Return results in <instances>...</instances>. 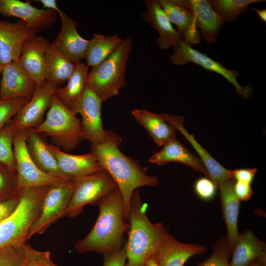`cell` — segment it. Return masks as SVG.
Listing matches in <instances>:
<instances>
[{
	"label": "cell",
	"instance_id": "obj_1",
	"mask_svg": "<svg viewBox=\"0 0 266 266\" xmlns=\"http://www.w3.org/2000/svg\"><path fill=\"white\" fill-rule=\"evenodd\" d=\"M121 137L106 130L105 138L100 143L91 144V152L101 167L111 176L116 183L124 202V216L129 222L130 201L133 192L142 186H158L159 181L155 175H148L146 168L139 162L127 156L119 150Z\"/></svg>",
	"mask_w": 266,
	"mask_h": 266
},
{
	"label": "cell",
	"instance_id": "obj_2",
	"mask_svg": "<svg viewBox=\"0 0 266 266\" xmlns=\"http://www.w3.org/2000/svg\"><path fill=\"white\" fill-rule=\"evenodd\" d=\"M99 214L89 233L75 244L80 253L97 252L102 255L114 252L124 246L125 232L130 223L124 216V202L118 188L100 200Z\"/></svg>",
	"mask_w": 266,
	"mask_h": 266
},
{
	"label": "cell",
	"instance_id": "obj_3",
	"mask_svg": "<svg viewBox=\"0 0 266 266\" xmlns=\"http://www.w3.org/2000/svg\"><path fill=\"white\" fill-rule=\"evenodd\" d=\"M147 205L142 201L138 190L133 193L129 216L128 238L124 244L125 266H145L161 242L169 233L161 223H153L146 215Z\"/></svg>",
	"mask_w": 266,
	"mask_h": 266
},
{
	"label": "cell",
	"instance_id": "obj_4",
	"mask_svg": "<svg viewBox=\"0 0 266 266\" xmlns=\"http://www.w3.org/2000/svg\"><path fill=\"white\" fill-rule=\"evenodd\" d=\"M50 185L19 190L20 202L15 211L0 223V251L25 244L39 213L43 197Z\"/></svg>",
	"mask_w": 266,
	"mask_h": 266
},
{
	"label": "cell",
	"instance_id": "obj_5",
	"mask_svg": "<svg viewBox=\"0 0 266 266\" xmlns=\"http://www.w3.org/2000/svg\"><path fill=\"white\" fill-rule=\"evenodd\" d=\"M132 50V39L128 36L111 55L89 71L87 86L102 102L118 95L126 86V71Z\"/></svg>",
	"mask_w": 266,
	"mask_h": 266
},
{
	"label": "cell",
	"instance_id": "obj_6",
	"mask_svg": "<svg viewBox=\"0 0 266 266\" xmlns=\"http://www.w3.org/2000/svg\"><path fill=\"white\" fill-rule=\"evenodd\" d=\"M34 131L48 136L52 144L65 152L74 150L84 139L81 121L55 94L45 119Z\"/></svg>",
	"mask_w": 266,
	"mask_h": 266
},
{
	"label": "cell",
	"instance_id": "obj_7",
	"mask_svg": "<svg viewBox=\"0 0 266 266\" xmlns=\"http://www.w3.org/2000/svg\"><path fill=\"white\" fill-rule=\"evenodd\" d=\"M73 191L65 216L74 218L80 214L84 206L95 204L101 199L118 188L104 170L73 179Z\"/></svg>",
	"mask_w": 266,
	"mask_h": 266
},
{
	"label": "cell",
	"instance_id": "obj_8",
	"mask_svg": "<svg viewBox=\"0 0 266 266\" xmlns=\"http://www.w3.org/2000/svg\"><path fill=\"white\" fill-rule=\"evenodd\" d=\"M73 191V183L60 182L50 185L44 195L38 216L27 238L43 233L54 223L65 216Z\"/></svg>",
	"mask_w": 266,
	"mask_h": 266
},
{
	"label": "cell",
	"instance_id": "obj_9",
	"mask_svg": "<svg viewBox=\"0 0 266 266\" xmlns=\"http://www.w3.org/2000/svg\"><path fill=\"white\" fill-rule=\"evenodd\" d=\"M169 61L173 65L184 66L193 63L205 69L214 71L224 77L235 88L236 93L243 100L249 99L253 93L251 85L243 86L237 81L239 73L235 69H230L219 62L213 60L206 55L193 49L182 41L173 48V53L169 56Z\"/></svg>",
	"mask_w": 266,
	"mask_h": 266
},
{
	"label": "cell",
	"instance_id": "obj_10",
	"mask_svg": "<svg viewBox=\"0 0 266 266\" xmlns=\"http://www.w3.org/2000/svg\"><path fill=\"white\" fill-rule=\"evenodd\" d=\"M26 132V130L15 132L13 139V151L18 189L66 182L45 173L36 166L27 149Z\"/></svg>",
	"mask_w": 266,
	"mask_h": 266
},
{
	"label": "cell",
	"instance_id": "obj_11",
	"mask_svg": "<svg viewBox=\"0 0 266 266\" xmlns=\"http://www.w3.org/2000/svg\"><path fill=\"white\" fill-rule=\"evenodd\" d=\"M57 88L47 81L37 86L31 99L11 120L14 132L35 128L43 121Z\"/></svg>",
	"mask_w": 266,
	"mask_h": 266
},
{
	"label": "cell",
	"instance_id": "obj_12",
	"mask_svg": "<svg viewBox=\"0 0 266 266\" xmlns=\"http://www.w3.org/2000/svg\"><path fill=\"white\" fill-rule=\"evenodd\" d=\"M102 101L88 86L79 101L72 111L79 114L83 128L84 139L91 144L100 143L105 138L106 130L102 127Z\"/></svg>",
	"mask_w": 266,
	"mask_h": 266
},
{
	"label": "cell",
	"instance_id": "obj_13",
	"mask_svg": "<svg viewBox=\"0 0 266 266\" xmlns=\"http://www.w3.org/2000/svg\"><path fill=\"white\" fill-rule=\"evenodd\" d=\"M37 33L22 20L9 22L0 19V64L17 60L25 42Z\"/></svg>",
	"mask_w": 266,
	"mask_h": 266
},
{
	"label": "cell",
	"instance_id": "obj_14",
	"mask_svg": "<svg viewBox=\"0 0 266 266\" xmlns=\"http://www.w3.org/2000/svg\"><path fill=\"white\" fill-rule=\"evenodd\" d=\"M56 12L47 9H38L30 1L0 0V14L15 17L38 32L52 26L55 22Z\"/></svg>",
	"mask_w": 266,
	"mask_h": 266
},
{
	"label": "cell",
	"instance_id": "obj_15",
	"mask_svg": "<svg viewBox=\"0 0 266 266\" xmlns=\"http://www.w3.org/2000/svg\"><path fill=\"white\" fill-rule=\"evenodd\" d=\"M0 81V100L23 97L30 100L36 89L35 82L16 61L2 66Z\"/></svg>",
	"mask_w": 266,
	"mask_h": 266
},
{
	"label": "cell",
	"instance_id": "obj_16",
	"mask_svg": "<svg viewBox=\"0 0 266 266\" xmlns=\"http://www.w3.org/2000/svg\"><path fill=\"white\" fill-rule=\"evenodd\" d=\"M147 10L142 14L144 21L156 29L158 36L156 39L160 50L173 48L183 41L182 37L172 26L158 0H145Z\"/></svg>",
	"mask_w": 266,
	"mask_h": 266
},
{
	"label": "cell",
	"instance_id": "obj_17",
	"mask_svg": "<svg viewBox=\"0 0 266 266\" xmlns=\"http://www.w3.org/2000/svg\"><path fill=\"white\" fill-rule=\"evenodd\" d=\"M50 44L42 35L33 36L25 42L18 59L21 66L37 86L45 82V55Z\"/></svg>",
	"mask_w": 266,
	"mask_h": 266
},
{
	"label": "cell",
	"instance_id": "obj_18",
	"mask_svg": "<svg viewBox=\"0 0 266 266\" xmlns=\"http://www.w3.org/2000/svg\"><path fill=\"white\" fill-rule=\"evenodd\" d=\"M158 0L170 22L176 26L183 42L190 47L199 43L201 35L193 12L178 0Z\"/></svg>",
	"mask_w": 266,
	"mask_h": 266
},
{
	"label": "cell",
	"instance_id": "obj_19",
	"mask_svg": "<svg viewBox=\"0 0 266 266\" xmlns=\"http://www.w3.org/2000/svg\"><path fill=\"white\" fill-rule=\"evenodd\" d=\"M62 27L53 41L62 52L74 64L85 59L89 40L82 37L77 31V22L63 11L59 14Z\"/></svg>",
	"mask_w": 266,
	"mask_h": 266
},
{
	"label": "cell",
	"instance_id": "obj_20",
	"mask_svg": "<svg viewBox=\"0 0 266 266\" xmlns=\"http://www.w3.org/2000/svg\"><path fill=\"white\" fill-rule=\"evenodd\" d=\"M62 173L70 181L103 170L91 151L82 155H74L63 151L52 144H49Z\"/></svg>",
	"mask_w": 266,
	"mask_h": 266
},
{
	"label": "cell",
	"instance_id": "obj_21",
	"mask_svg": "<svg viewBox=\"0 0 266 266\" xmlns=\"http://www.w3.org/2000/svg\"><path fill=\"white\" fill-rule=\"evenodd\" d=\"M205 251L206 248L202 245L184 243L169 234L161 242L153 257L160 266H183L190 258Z\"/></svg>",
	"mask_w": 266,
	"mask_h": 266
},
{
	"label": "cell",
	"instance_id": "obj_22",
	"mask_svg": "<svg viewBox=\"0 0 266 266\" xmlns=\"http://www.w3.org/2000/svg\"><path fill=\"white\" fill-rule=\"evenodd\" d=\"M43 136L33 129L26 130V144L32 158L38 168L45 173L66 182H71L60 170L57 161L49 147V143Z\"/></svg>",
	"mask_w": 266,
	"mask_h": 266
},
{
	"label": "cell",
	"instance_id": "obj_23",
	"mask_svg": "<svg viewBox=\"0 0 266 266\" xmlns=\"http://www.w3.org/2000/svg\"><path fill=\"white\" fill-rule=\"evenodd\" d=\"M235 180L228 179L220 183L218 187L222 209L223 217L227 228L226 244L231 253L238 238V218L240 200L234 192Z\"/></svg>",
	"mask_w": 266,
	"mask_h": 266
},
{
	"label": "cell",
	"instance_id": "obj_24",
	"mask_svg": "<svg viewBox=\"0 0 266 266\" xmlns=\"http://www.w3.org/2000/svg\"><path fill=\"white\" fill-rule=\"evenodd\" d=\"M194 14L197 27L204 41L215 43L224 21L214 10L208 0H178Z\"/></svg>",
	"mask_w": 266,
	"mask_h": 266
},
{
	"label": "cell",
	"instance_id": "obj_25",
	"mask_svg": "<svg viewBox=\"0 0 266 266\" xmlns=\"http://www.w3.org/2000/svg\"><path fill=\"white\" fill-rule=\"evenodd\" d=\"M166 120L174 126L177 131L186 138L194 147L204 165L210 178L217 185L228 179L233 178L231 170H229L218 163L205 148L195 139L193 134L189 133L184 127V118L177 115H169L165 113Z\"/></svg>",
	"mask_w": 266,
	"mask_h": 266
},
{
	"label": "cell",
	"instance_id": "obj_26",
	"mask_svg": "<svg viewBox=\"0 0 266 266\" xmlns=\"http://www.w3.org/2000/svg\"><path fill=\"white\" fill-rule=\"evenodd\" d=\"M159 152L148 160L151 163L163 166L169 162H178L187 165L210 178L208 172L201 160L191 152L175 138L163 146Z\"/></svg>",
	"mask_w": 266,
	"mask_h": 266
},
{
	"label": "cell",
	"instance_id": "obj_27",
	"mask_svg": "<svg viewBox=\"0 0 266 266\" xmlns=\"http://www.w3.org/2000/svg\"><path fill=\"white\" fill-rule=\"evenodd\" d=\"M135 120L147 131L157 145L164 146L176 138V128L168 122L165 113L157 114L145 109H135L132 111Z\"/></svg>",
	"mask_w": 266,
	"mask_h": 266
},
{
	"label": "cell",
	"instance_id": "obj_28",
	"mask_svg": "<svg viewBox=\"0 0 266 266\" xmlns=\"http://www.w3.org/2000/svg\"><path fill=\"white\" fill-rule=\"evenodd\" d=\"M266 253V243L249 230L239 233L231 254V266H249Z\"/></svg>",
	"mask_w": 266,
	"mask_h": 266
},
{
	"label": "cell",
	"instance_id": "obj_29",
	"mask_svg": "<svg viewBox=\"0 0 266 266\" xmlns=\"http://www.w3.org/2000/svg\"><path fill=\"white\" fill-rule=\"evenodd\" d=\"M75 64L67 58L54 42L50 43L45 55L44 79L57 86L67 81Z\"/></svg>",
	"mask_w": 266,
	"mask_h": 266
},
{
	"label": "cell",
	"instance_id": "obj_30",
	"mask_svg": "<svg viewBox=\"0 0 266 266\" xmlns=\"http://www.w3.org/2000/svg\"><path fill=\"white\" fill-rule=\"evenodd\" d=\"M88 67L81 62L75 64L74 71L66 85L57 88L56 90L55 96L59 101L72 111L80 100L87 86Z\"/></svg>",
	"mask_w": 266,
	"mask_h": 266
},
{
	"label": "cell",
	"instance_id": "obj_31",
	"mask_svg": "<svg viewBox=\"0 0 266 266\" xmlns=\"http://www.w3.org/2000/svg\"><path fill=\"white\" fill-rule=\"evenodd\" d=\"M123 39L116 34L104 35L95 33L89 40L85 59L88 67L94 68L111 55L120 46Z\"/></svg>",
	"mask_w": 266,
	"mask_h": 266
},
{
	"label": "cell",
	"instance_id": "obj_32",
	"mask_svg": "<svg viewBox=\"0 0 266 266\" xmlns=\"http://www.w3.org/2000/svg\"><path fill=\"white\" fill-rule=\"evenodd\" d=\"M214 10L225 23L233 22L238 16L246 13L249 5L265 0H208Z\"/></svg>",
	"mask_w": 266,
	"mask_h": 266
},
{
	"label": "cell",
	"instance_id": "obj_33",
	"mask_svg": "<svg viewBox=\"0 0 266 266\" xmlns=\"http://www.w3.org/2000/svg\"><path fill=\"white\" fill-rule=\"evenodd\" d=\"M14 133L11 121L0 130V163L16 171L13 151Z\"/></svg>",
	"mask_w": 266,
	"mask_h": 266
},
{
	"label": "cell",
	"instance_id": "obj_34",
	"mask_svg": "<svg viewBox=\"0 0 266 266\" xmlns=\"http://www.w3.org/2000/svg\"><path fill=\"white\" fill-rule=\"evenodd\" d=\"M18 191L16 171L0 163V201L16 195Z\"/></svg>",
	"mask_w": 266,
	"mask_h": 266
},
{
	"label": "cell",
	"instance_id": "obj_35",
	"mask_svg": "<svg viewBox=\"0 0 266 266\" xmlns=\"http://www.w3.org/2000/svg\"><path fill=\"white\" fill-rule=\"evenodd\" d=\"M213 253L205 261L197 263L198 266H231L229 258L232 253L229 249L225 237H222L213 245Z\"/></svg>",
	"mask_w": 266,
	"mask_h": 266
},
{
	"label": "cell",
	"instance_id": "obj_36",
	"mask_svg": "<svg viewBox=\"0 0 266 266\" xmlns=\"http://www.w3.org/2000/svg\"><path fill=\"white\" fill-rule=\"evenodd\" d=\"M29 100L23 97L0 100V130L17 115Z\"/></svg>",
	"mask_w": 266,
	"mask_h": 266
},
{
	"label": "cell",
	"instance_id": "obj_37",
	"mask_svg": "<svg viewBox=\"0 0 266 266\" xmlns=\"http://www.w3.org/2000/svg\"><path fill=\"white\" fill-rule=\"evenodd\" d=\"M26 256V243L0 251V266H22Z\"/></svg>",
	"mask_w": 266,
	"mask_h": 266
},
{
	"label": "cell",
	"instance_id": "obj_38",
	"mask_svg": "<svg viewBox=\"0 0 266 266\" xmlns=\"http://www.w3.org/2000/svg\"><path fill=\"white\" fill-rule=\"evenodd\" d=\"M22 266H58L54 264L49 251H40L26 243V256Z\"/></svg>",
	"mask_w": 266,
	"mask_h": 266
},
{
	"label": "cell",
	"instance_id": "obj_39",
	"mask_svg": "<svg viewBox=\"0 0 266 266\" xmlns=\"http://www.w3.org/2000/svg\"><path fill=\"white\" fill-rule=\"evenodd\" d=\"M217 185L209 178L201 177L196 181L194 190L197 195L201 200H210L215 196Z\"/></svg>",
	"mask_w": 266,
	"mask_h": 266
},
{
	"label": "cell",
	"instance_id": "obj_40",
	"mask_svg": "<svg viewBox=\"0 0 266 266\" xmlns=\"http://www.w3.org/2000/svg\"><path fill=\"white\" fill-rule=\"evenodd\" d=\"M20 199L18 191L16 195L0 201V223L9 217L15 211L19 203Z\"/></svg>",
	"mask_w": 266,
	"mask_h": 266
},
{
	"label": "cell",
	"instance_id": "obj_41",
	"mask_svg": "<svg viewBox=\"0 0 266 266\" xmlns=\"http://www.w3.org/2000/svg\"><path fill=\"white\" fill-rule=\"evenodd\" d=\"M103 264L102 266H125L126 262V253L123 246L120 249L102 255Z\"/></svg>",
	"mask_w": 266,
	"mask_h": 266
},
{
	"label": "cell",
	"instance_id": "obj_42",
	"mask_svg": "<svg viewBox=\"0 0 266 266\" xmlns=\"http://www.w3.org/2000/svg\"><path fill=\"white\" fill-rule=\"evenodd\" d=\"M231 171L235 181L251 184L258 170L256 168H251L236 169Z\"/></svg>",
	"mask_w": 266,
	"mask_h": 266
},
{
	"label": "cell",
	"instance_id": "obj_43",
	"mask_svg": "<svg viewBox=\"0 0 266 266\" xmlns=\"http://www.w3.org/2000/svg\"><path fill=\"white\" fill-rule=\"evenodd\" d=\"M234 192L240 201L249 200L253 194L251 184L237 181L234 183Z\"/></svg>",
	"mask_w": 266,
	"mask_h": 266
},
{
	"label": "cell",
	"instance_id": "obj_44",
	"mask_svg": "<svg viewBox=\"0 0 266 266\" xmlns=\"http://www.w3.org/2000/svg\"><path fill=\"white\" fill-rule=\"evenodd\" d=\"M43 5V7L47 9H51L60 13L62 10L58 7L55 0H38Z\"/></svg>",
	"mask_w": 266,
	"mask_h": 266
},
{
	"label": "cell",
	"instance_id": "obj_45",
	"mask_svg": "<svg viewBox=\"0 0 266 266\" xmlns=\"http://www.w3.org/2000/svg\"><path fill=\"white\" fill-rule=\"evenodd\" d=\"M249 266H266V253L254 261Z\"/></svg>",
	"mask_w": 266,
	"mask_h": 266
},
{
	"label": "cell",
	"instance_id": "obj_46",
	"mask_svg": "<svg viewBox=\"0 0 266 266\" xmlns=\"http://www.w3.org/2000/svg\"><path fill=\"white\" fill-rule=\"evenodd\" d=\"M250 9L254 11L260 18L265 23L266 22V10L265 9H259L255 8H250Z\"/></svg>",
	"mask_w": 266,
	"mask_h": 266
},
{
	"label": "cell",
	"instance_id": "obj_47",
	"mask_svg": "<svg viewBox=\"0 0 266 266\" xmlns=\"http://www.w3.org/2000/svg\"><path fill=\"white\" fill-rule=\"evenodd\" d=\"M145 266H160L156 261L153 256L151 257L146 262Z\"/></svg>",
	"mask_w": 266,
	"mask_h": 266
},
{
	"label": "cell",
	"instance_id": "obj_48",
	"mask_svg": "<svg viewBox=\"0 0 266 266\" xmlns=\"http://www.w3.org/2000/svg\"><path fill=\"white\" fill-rule=\"evenodd\" d=\"M2 68V66L0 64V73L1 72Z\"/></svg>",
	"mask_w": 266,
	"mask_h": 266
}]
</instances>
